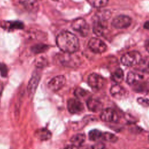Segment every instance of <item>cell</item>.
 Listing matches in <instances>:
<instances>
[{
    "label": "cell",
    "instance_id": "obj_21",
    "mask_svg": "<svg viewBox=\"0 0 149 149\" xmlns=\"http://www.w3.org/2000/svg\"><path fill=\"white\" fill-rule=\"evenodd\" d=\"M134 90L138 93H148L149 91V83L141 81L134 86Z\"/></svg>",
    "mask_w": 149,
    "mask_h": 149
},
{
    "label": "cell",
    "instance_id": "obj_2",
    "mask_svg": "<svg viewBox=\"0 0 149 149\" xmlns=\"http://www.w3.org/2000/svg\"><path fill=\"white\" fill-rule=\"evenodd\" d=\"M111 16V12L107 9L97 11L93 17V30L94 34L102 36L107 29L108 20Z\"/></svg>",
    "mask_w": 149,
    "mask_h": 149
},
{
    "label": "cell",
    "instance_id": "obj_36",
    "mask_svg": "<svg viewBox=\"0 0 149 149\" xmlns=\"http://www.w3.org/2000/svg\"><path fill=\"white\" fill-rule=\"evenodd\" d=\"M148 142H149V136H148Z\"/></svg>",
    "mask_w": 149,
    "mask_h": 149
},
{
    "label": "cell",
    "instance_id": "obj_26",
    "mask_svg": "<svg viewBox=\"0 0 149 149\" xmlns=\"http://www.w3.org/2000/svg\"><path fill=\"white\" fill-rule=\"evenodd\" d=\"M48 48V46L45 44H36L34 46H33L31 48V50L32 52H33L35 54H38L41 53L46 51Z\"/></svg>",
    "mask_w": 149,
    "mask_h": 149
},
{
    "label": "cell",
    "instance_id": "obj_8",
    "mask_svg": "<svg viewBox=\"0 0 149 149\" xmlns=\"http://www.w3.org/2000/svg\"><path fill=\"white\" fill-rule=\"evenodd\" d=\"M132 23V19L126 15H119L115 17L112 21V27L117 29H126Z\"/></svg>",
    "mask_w": 149,
    "mask_h": 149
},
{
    "label": "cell",
    "instance_id": "obj_34",
    "mask_svg": "<svg viewBox=\"0 0 149 149\" xmlns=\"http://www.w3.org/2000/svg\"><path fill=\"white\" fill-rule=\"evenodd\" d=\"M144 28L145 29L149 30V21L146 22L144 24Z\"/></svg>",
    "mask_w": 149,
    "mask_h": 149
},
{
    "label": "cell",
    "instance_id": "obj_33",
    "mask_svg": "<svg viewBox=\"0 0 149 149\" xmlns=\"http://www.w3.org/2000/svg\"><path fill=\"white\" fill-rule=\"evenodd\" d=\"M64 149H79V147H77L73 145H71V146H68L66 147Z\"/></svg>",
    "mask_w": 149,
    "mask_h": 149
},
{
    "label": "cell",
    "instance_id": "obj_35",
    "mask_svg": "<svg viewBox=\"0 0 149 149\" xmlns=\"http://www.w3.org/2000/svg\"><path fill=\"white\" fill-rule=\"evenodd\" d=\"M1 90H2V84H1V83H0V95H1Z\"/></svg>",
    "mask_w": 149,
    "mask_h": 149
},
{
    "label": "cell",
    "instance_id": "obj_14",
    "mask_svg": "<svg viewBox=\"0 0 149 149\" xmlns=\"http://www.w3.org/2000/svg\"><path fill=\"white\" fill-rule=\"evenodd\" d=\"M110 93L113 97L117 99H120L126 95V90L119 84H116L111 87Z\"/></svg>",
    "mask_w": 149,
    "mask_h": 149
},
{
    "label": "cell",
    "instance_id": "obj_16",
    "mask_svg": "<svg viewBox=\"0 0 149 149\" xmlns=\"http://www.w3.org/2000/svg\"><path fill=\"white\" fill-rule=\"evenodd\" d=\"M87 106L90 111L93 112H97L101 109L102 105L98 99L91 97L87 101Z\"/></svg>",
    "mask_w": 149,
    "mask_h": 149
},
{
    "label": "cell",
    "instance_id": "obj_4",
    "mask_svg": "<svg viewBox=\"0 0 149 149\" xmlns=\"http://www.w3.org/2000/svg\"><path fill=\"white\" fill-rule=\"evenodd\" d=\"M141 59L140 54L136 51H132L125 54L121 58L122 63L126 66H132L138 65Z\"/></svg>",
    "mask_w": 149,
    "mask_h": 149
},
{
    "label": "cell",
    "instance_id": "obj_20",
    "mask_svg": "<svg viewBox=\"0 0 149 149\" xmlns=\"http://www.w3.org/2000/svg\"><path fill=\"white\" fill-rule=\"evenodd\" d=\"M124 77V73L122 69L117 68L111 74V79L116 84H119L122 81Z\"/></svg>",
    "mask_w": 149,
    "mask_h": 149
},
{
    "label": "cell",
    "instance_id": "obj_25",
    "mask_svg": "<svg viewBox=\"0 0 149 149\" xmlns=\"http://www.w3.org/2000/svg\"><path fill=\"white\" fill-rule=\"evenodd\" d=\"M89 3L94 8H102L105 6L108 2V0H87Z\"/></svg>",
    "mask_w": 149,
    "mask_h": 149
},
{
    "label": "cell",
    "instance_id": "obj_31",
    "mask_svg": "<svg viewBox=\"0 0 149 149\" xmlns=\"http://www.w3.org/2000/svg\"><path fill=\"white\" fill-rule=\"evenodd\" d=\"M89 149H105V146L102 143L98 142L91 146Z\"/></svg>",
    "mask_w": 149,
    "mask_h": 149
},
{
    "label": "cell",
    "instance_id": "obj_7",
    "mask_svg": "<svg viewBox=\"0 0 149 149\" xmlns=\"http://www.w3.org/2000/svg\"><path fill=\"white\" fill-rule=\"evenodd\" d=\"M88 47L95 54H102L104 52L107 48L105 43L97 38H91L88 41Z\"/></svg>",
    "mask_w": 149,
    "mask_h": 149
},
{
    "label": "cell",
    "instance_id": "obj_6",
    "mask_svg": "<svg viewBox=\"0 0 149 149\" xmlns=\"http://www.w3.org/2000/svg\"><path fill=\"white\" fill-rule=\"evenodd\" d=\"M41 79V73L37 69L34 71L27 85V93L29 97L32 98L36 93L37 88Z\"/></svg>",
    "mask_w": 149,
    "mask_h": 149
},
{
    "label": "cell",
    "instance_id": "obj_18",
    "mask_svg": "<svg viewBox=\"0 0 149 149\" xmlns=\"http://www.w3.org/2000/svg\"><path fill=\"white\" fill-rule=\"evenodd\" d=\"M85 140L86 136L84 134L78 133L72 137L70 139V142L72 145L77 147H80L84 143Z\"/></svg>",
    "mask_w": 149,
    "mask_h": 149
},
{
    "label": "cell",
    "instance_id": "obj_12",
    "mask_svg": "<svg viewBox=\"0 0 149 149\" xmlns=\"http://www.w3.org/2000/svg\"><path fill=\"white\" fill-rule=\"evenodd\" d=\"M67 107L69 112L73 114L80 113L84 109V106L81 102L76 98L69 99L67 102Z\"/></svg>",
    "mask_w": 149,
    "mask_h": 149
},
{
    "label": "cell",
    "instance_id": "obj_3",
    "mask_svg": "<svg viewBox=\"0 0 149 149\" xmlns=\"http://www.w3.org/2000/svg\"><path fill=\"white\" fill-rule=\"evenodd\" d=\"M56 59L61 65L66 67H77L80 64L79 58L75 55H73V54L63 52V54L58 55Z\"/></svg>",
    "mask_w": 149,
    "mask_h": 149
},
{
    "label": "cell",
    "instance_id": "obj_5",
    "mask_svg": "<svg viewBox=\"0 0 149 149\" xmlns=\"http://www.w3.org/2000/svg\"><path fill=\"white\" fill-rule=\"evenodd\" d=\"M72 27L83 37L87 36L90 31V28L87 23L84 19L80 17L76 19L72 22Z\"/></svg>",
    "mask_w": 149,
    "mask_h": 149
},
{
    "label": "cell",
    "instance_id": "obj_29",
    "mask_svg": "<svg viewBox=\"0 0 149 149\" xmlns=\"http://www.w3.org/2000/svg\"><path fill=\"white\" fill-rule=\"evenodd\" d=\"M137 102L143 107L149 106V100L144 97H139L137 100Z\"/></svg>",
    "mask_w": 149,
    "mask_h": 149
},
{
    "label": "cell",
    "instance_id": "obj_19",
    "mask_svg": "<svg viewBox=\"0 0 149 149\" xmlns=\"http://www.w3.org/2000/svg\"><path fill=\"white\" fill-rule=\"evenodd\" d=\"M2 26L9 30H15L22 29L24 27V24L20 21H12L4 23Z\"/></svg>",
    "mask_w": 149,
    "mask_h": 149
},
{
    "label": "cell",
    "instance_id": "obj_11",
    "mask_svg": "<svg viewBox=\"0 0 149 149\" xmlns=\"http://www.w3.org/2000/svg\"><path fill=\"white\" fill-rule=\"evenodd\" d=\"M66 83V78L63 75H59L53 77L48 83V88L53 91H57L61 89Z\"/></svg>",
    "mask_w": 149,
    "mask_h": 149
},
{
    "label": "cell",
    "instance_id": "obj_28",
    "mask_svg": "<svg viewBox=\"0 0 149 149\" xmlns=\"http://www.w3.org/2000/svg\"><path fill=\"white\" fill-rule=\"evenodd\" d=\"M8 72V69L7 66L3 63H0V73H1V75L2 77H5L7 76Z\"/></svg>",
    "mask_w": 149,
    "mask_h": 149
},
{
    "label": "cell",
    "instance_id": "obj_32",
    "mask_svg": "<svg viewBox=\"0 0 149 149\" xmlns=\"http://www.w3.org/2000/svg\"><path fill=\"white\" fill-rule=\"evenodd\" d=\"M144 47L146 51L149 53V38L146 40L144 43Z\"/></svg>",
    "mask_w": 149,
    "mask_h": 149
},
{
    "label": "cell",
    "instance_id": "obj_9",
    "mask_svg": "<svg viewBox=\"0 0 149 149\" xmlns=\"http://www.w3.org/2000/svg\"><path fill=\"white\" fill-rule=\"evenodd\" d=\"M88 84L89 86L95 90L101 89L104 85L105 80L100 74L92 73L88 77Z\"/></svg>",
    "mask_w": 149,
    "mask_h": 149
},
{
    "label": "cell",
    "instance_id": "obj_22",
    "mask_svg": "<svg viewBox=\"0 0 149 149\" xmlns=\"http://www.w3.org/2000/svg\"><path fill=\"white\" fill-rule=\"evenodd\" d=\"M139 69L141 71H149V56H146L141 58V61L138 64Z\"/></svg>",
    "mask_w": 149,
    "mask_h": 149
},
{
    "label": "cell",
    "instance_id": "obj_30",
    "mask_svg": "<svg viewBox=\"0 0 149 149\" xmlns=\"http://www.w3.org/2000/svg\"><path fill=\"white\" fill-rule=\"evenodd\" d=\"M47 63V62L46 59L42 57H41V58H40L39 59L37 60V62L36 63V64L38 68H41L44 66L45 65H46Z\"/></svg>",
    "mask_w": 149,
    "mask_h": 149
},
{
    "label": "cell",
    "instance_id": "obj_1",
    "mask_svg": "<svg viewBox=\"0 0 149 149\" xmlns=\"http://www.w3.org/2000/svg\"><path fill=\"white\" fill-rule=\"evenodd\" d=\"M56 43L58 48L65 53L73 54L79 48L77 37L70 31H63L56 37Z\"/></svg>",
    "mask_w": 149,
    "mask_h": 149
},
{
    "label": "cell",
    "instance_id": "obj_24",
    "mask_svg": "<svg viewBox=\"0 0 149 149\" xmlns=\"http://www.w3.org/2000/svg\"><path fill=\"white\" fill-rule=\"evenodd\" d=\"M102 134V133L100 130L97 129H93L88 133V137L90 140L97 141L101 138Z\"/></svg>",
    "mask_w": 149,
    "mask_h": 149
},
{
    "label": "cell",
    "instance_id": "obj_27",
    "mask_svg": "<svg viewBox=\"0 0 149 149\" xmlns=\"http://www.w3.org/2000/svg\"><path fill=\"white\" fill-rule=\"evenodd\" d=\"M74 95L78 98H80L83 97L87 95V91L83 88H77L76 89V90L74 91Z\"/></svg>",
    "mask_w": 149,
    "mask_h": 149
},
{
    "label": "cell",
    "instance_id": "obj_13",
    "mask_svg": "<svg viewBox=\"0 0 149 149\" xmlns=\"http://www.w3.org/2000/svg\"><path fill=\"white\" fill-rule=\"evenodd\" d=\"M143 78V76L140 73L130 72L127 75L126 81L129 85L134 86L141 82Z\"/></svg>",
    "mask_w": 149,
    "mask_h": 149
},
{
    "label": "cell",
    "instance_id": "obj_15",
    "mask_svg": "<svg viewBox=\"0 0 149 149\" xmlns=\"http://www.w3.org/2000/svg\"><path fill=\"white\" fill-rule=\"evenodd\" d=\"M19 1L28 11L37 12L39 9L37 0H19Z\"/></svg>",
    "mask_w": 149,
    "mask_h": 149
},
{
    "label": "cell",
    "instance_id": "obj_23",
    "mask_svg": "<svg viewBox=\"0 0 149 149\" xmlns=\"http://www.w3.org/2000/svg\"><path fill=\"white\" fill-rule=\"evenodd\" d=\"M101 138L108 142L110 143H115L118 141V137L114 134L110 132H105L102 134Z\"/></svg>",
    "mask_w": 149,
    "mask_h": 149
},
{
    "label": "cell",
    "instance_id": "obj_10",
    "mask_svg": "<svg viewBox=\"0 0 149 149\" xmlns=\"http://www.w3.org/2000/svg\"><path fill=\"white\" fill-rule=\"evenodd\" d=\"M100 118L102 120L107 122H117L119 120L118 113L112 108H107L102 111L100 114Z\"/></svg>",
    "mask_w": 149,
    "mask_h": 149
},
{
    "label": "cell",
    "instance_id": "obj_37",
    "mask_svg": "<svg viewBox=\"0 0 149 149\" xmlns=\"http://www.w3.org/2000/svg\"><path fill=\"white\" fill-rule=\"evenodd\" d=\"M87 149H89V148H87Z\"/></svg>",
    "mask_w": 149,
    "mask_h": 149
},
{
    "label": "cell",
    "instance_id": "obj_17",
    "mask_svg": "<svg viewBox=\"0 0 149 149\" xmlns=\"http://www.w3.org/2000/svg\"><path fill=\"white\" fill-rule=\"evenodd\" d=\"M34 135L40 140H48L51 137V133L46 128H41L36 130Z\"/></svg>",
    "mask_w": 149,
    "mask_h": 149
}]
</instances>
